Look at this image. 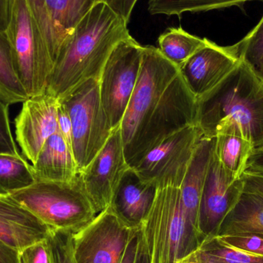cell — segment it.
Listing matches in <instances>:
<instances>
[{
    "label": "cell",
    "mask_w": 263,
    "mask_h": 263,
    "mask_svg": "<svg viewBox=\"0 0 263 263\" xmlns=\"http://www.w3.org/2000/svg\"><path fill=\"white\" fill-rule=\"evenodd\" d=\"M142 46L132 37L112 50L99 80L103 109L112 130L120 127L139 77Z\"/></svg>",
    "instance_id": "cell-9"
},
{
    "label": "cell",
    "mask_w": 263,
    "mask_h": 263,
    "mask_svg": "<svg viewBox=\"0 0 263 263\" xmlns=\"http://www.w3.org/2000/svg\"><path fill=\"white\" fill-rule=\"evenodd\" d=\"M120 127L112 132L100 153L80 172V182L97 214L110 205L128 168Z\"/></svg>",
    "instance_id": "cell-12"
},
{
    "label": "cell",
    "mask_w": 263,
    "mask_h": 263,
    "mask_svg": "<svg viewBox=\"0 0 263 263\" xmlns=\"http://www.w3.org/2000/svg\"><path fill=\"white\" fill-rule=\"evenodd\" d=\"M197 99L179 75L171 82L125 151L128 165L134 167L145 154L178 132L196 126Z\"/></svg>",
    "instance_id": "cell-6"
},
{
    "label": "cell",
    "mask_w": 263,
    "mask_h": 263,
    "mask_svg": "<svg viewBox=\"0 0 263 263\" xmlns=\"http://www.w3.org/2000/svg\"><path fill=\"white\" fill-rule=\"evenodd\" d=\"M103 0H45L49 15L60 32L69 37L80 20Z\"/></svg>",
    "instance_id": "cell-27"
},
{
    "label": "cell",
    "mask_w": 263,
    "mask_h": 263,
    "mask_svg": "<svg viewBox=\"0 0 263 263\" xmlns=\"http://www.w3.org/2000/svg\"><path fill=\"white\" fill-rule=\"evenodd\" d=\"M202 137L197 126H188L150 150L133 168L157 188L179 189Z\"/></svg>",
    "instance_id": "cell-10"
},
{
    "label": "cell",
    "mask_w": 263,
    "mask_h": 263,
    "mask_svg": "<svg viewBox=\"0 0 263 263\" xmlns=\"http://www.w3.org/2000/svg\"><path fill=\"white\" fill-rule=\"evenodd\" d=\"M216 138L215 154L234 180L241 179L254 149L237 125L230 123Z\"/></svg>",
    "instance_id": "cell-20"
},
{
    "label": "cell",
    "mask_w": 263,
    "mask_h": 263,
    "mask_svg": "<svg viewBox=\"0 0 263 263\" xmlns=\"http://www.w3.org/2000/svg\"><path fill=\"white\" fill-rule=\"evenodd\" d=\"M127 26L107 3H97L66 40L49 77L46 93L60 100L83 82L100 80L112 50L131 36Z\"/></svg>",
    "instance_id": "cell-1"
},
{
    "label": "cell",
    "mask_w": 263,
    "mask_h": 263,
    "mask_svg": "<svg viewBox=\"0 0 263 263\" xmlns=\"http://www.w3.org/2000/svg\"><path fill=\"white\" fill-rule=\"evenodd\" d=\"M246 171L263 174V148L253 152L249 159Z\"/></svg>",
    "instance_id": "cell-39"
},
{
    "label": "cell",
    "mask_w": 263,
    "mask_h": 263,
    "mask_svg": "<svg viewBox=\"0 0 263 263\" xmlns=\"http://www.w3.org/2000/svg\"><path fill=\"white\" fill-rule=\"evenodd\" d=\"M237 125L254 152L263 148V82L240 60L214 89L197 99L196 125L203 137L215 138Z\"/></svg>",
    "instance_id": "cell-2"
},
{
    "label": "cell",
    "mask_w": 263,
    "mask_h": 263,
    "mask_svg": "<svg viewBox=\"0 0 263 263\" xmlns=\"http://www.w3.org/2000/svg\"><path fill=\"white\" fill-rule=\"evenodd\" d=\"M3 9L2 5L1 0H0V26H3Z\"/></svg>",
    "instance_id": "cell-40"
},
{
    "label": "cell",
    "mask_w": 263,
    "mask_h": 263,
    "mask_svg": "<svg viewBox=\"0 0 263 263\" xmlns=\"http://www.w3.org/2000/svg\"><path fill=\"white\" fill-rule=\"evenodd\" d=\"M20 253L23 263H52L46 239L29 246Z\"/></svg>",
    "instance_id": "cell-34"
},
{
    "label": "cell",
    "mask_w": 263,
    "mask_h": 263,
    "mask_svg": "<svg viewBox=\"0 0 263 263\" xmlns=\"http://www.w3.org/2000/svg\"><path fill=\"white\" fill-rule=\"evenodd\" d=\"M157 190V187L142 180L133 168H129L116 190L109 206L129 228H138L148 216Z\"/></svg>",
    "instance_id": "cell-17"
},
{
    "label": "cell",
    "mask_w": 263,
    "mask_h": 263,
    "mask_svg": "<svg viewBox=\"0 0 263 263\" xmlns=\"http://www.w3.org/2000/svg\"><path fill=\"white\" fill-rule=\"evenodd\" d=\"M57 120H58L59 133L62 135L63 139L72 148V122H71L70 117H69L67 109L60 100H59L58 109H57Z\"/></svg>",
    "instance_id": "cell-35"
},
{
    "label": "cell",
    "mask_w": 263,
    "mask_h": 263,
    "mask_svg": "<svg viewBox=\"0 0 263 263\" xmlns=\"http://www.w3.org/2000/svg\"><path fill=\"white\" fill-rule=\"evenodd\" d=\"M132 230L108 207L72 234L75 263H120Z\"/></svg>",
    "instance_id": "cell-11"
},
{
    "label": "cell",
    "mask_w": 263,
    "mask_h": 263,
    "mask_svg": "<svg viewBox=\"0 0 263 263\" xmlns=\"http://www.w3.org/2000/svg\"><path fill=\"white\" fill-rule=\"evenodd\" d=\"M14 0H1L3 9V24L6 22L8 9ZM29 12L35 34L43 46L48 49L54 65L68 37L59 30L52 21L46 8L45 0H27Z\"/></svg>",
    "instance_id": "cell-22"
},
{
    "label": "cell",
    "mask_w": 263,
    "mask_h": 263,
    "mask_svg": "<svg viewBox=\"0 0 263 263\" xmlns=\"http://www.w3.org/2000/svg\"><path fill=\"white\" fill-rule=\"evenodd\" d=\"M32 165L22 155L0 153V195H10L36 182Z\"/></svg>",
    "instance_id": "cell-26"
},
{
    "label": "cell",
    "mask_w": 263,
    "mask_h": 263,
    "mask_svg": "<svg viewBox=\"0 0 263 263\" xmlns=\"http://www.w3.org/2000/svg\"><path fill=\"white\" fill-rule=\"evenodd\" d=\"M50 230L10 195H0V240L21 252L46 239Z\"/></svg>",
    "instance_id": "cell-16"
},
{
    "label": "cell",
    "mask_w": 263,
    "mask_h": 263,
    "mask_svg": "<svg viewBox=\"0 0 263 263\" xmlns=\"http://www.w3.org/2000/svg\"><path fill=\"white\" fill-rule=\"evenodd\" d=\"M243 192L242 178L232 179L215 154L214 148L199 205V227L204 240L217 236L222 222Z\"/></svg>",
    "instance_id": "cell-13"
},
{
    "label": "cell",
    "mask_w": 263,
    "mask_h": 263,
    "mask_svg": "<svg viewBox=\"0 0 263 263\" xmlns=\"http://www.w3.org/2000/svg\"><path fill=\"white\" fill-rule=\"evenodd\" d=\"M32 166L37 180L71 182L80 174L72 148L59 131L46 140Z\"/></svg>",
    "instance_id": "cell-18"
},
{
    "label": "cell",
    "mask_w": 263,
    "mask_h": 263,
    "mask_svg": "<svg viewBox=\"0 0 263 263\" xmlns=\"http://www.w3.org/2000/svg\"><path fill=\"white\" fill-rule=\"evenodd\" d=\"M3 29L17 75L28 96L45 93L54 62L35 34L27 0H14L8 9Z\"/></svg>",
    "instance_id": "cell-5"
},
{
    "label": "cell",
    "mask_w": 263,
    "mask_h": 263,
    "mask_svg": "<svg viewBox=\"0 0 263 263\" xmlns=\"http://www.w3.org/2000/svg\"><path fill=\"white\" fill-rule=\"evenodd\" d=\"M10 196L50 230L74 234L97 216L79 176L73 181L66 182L37 180Z\"/></svg>",
    "instance_id": "cell-4"
},
{
    "label": "cell",
    "mask_w": 263,
    "mask_h": 263,
    "mask_svg": "<svg viewBox=\"0 0 263 263\" xmlns=\"http://www.w3.org/2000/svg\"><path fill=\"white\" fill-rule=\"evenodd\" d=\"M233 46L239 59L263 82V15L256 27Z\"/></svg>",
    "instance_id": "cell-29"
},
{
    "label": "cell",
    "mask_w": 263,
    "mask_h": 263,
    "mask_svg": "<svg viewBox=\"0 0 263 263\" xmlns=\"http://www.w3.org/2000/svg\"><path fill=\"white\" fill-rule=\"evenodd\" d=\"M46 239L52 263H75L72 253V233L51 230Z\"/></svg>",
    "instance_id": "cell-30"
},
{
    "label": "cell",
    "mask_w": 263,
    "mask_h": 263,
    "mask_svg": "<svg viewBox=\"0 0 263 263\" xmlns=\"http://www.w3.org/2000/svg\"><path fill=\"white\" fill-rule=\"evenodd\" d=\"M179 68L167 60L158 48L142 46L140 71L120 125L125 151L130 146Z\"/></svg>",
    "instance_id": "cell-8"
},
{
    "label": "cell",
    "mask_w": 263,
    "mask_h": 263,
    "mask_svg": "<svg viewBox=\"0 0 263 263\" xmlns=\"http://www.w3.org/2000/svg\"><path fill=\"white\" fill-rule=\"evenodd\" d=\"M59 100L70 117L72 153L80 172L100 153L114 132L100 100L99 80H86Z\"/></svg>",
    "instance_id": "cell-7"
},
{
    "label": "cell",
    "mask_w": 263,
    "mask_h": 263,
    "mask_svg": "<svg viewBox=\"0 0 263 263\" xmlns=\"http://www.w3.org/2000/svg\"><path fill=\"white\" fill-rule=\"evenodd\" d=\"M182 263H263V256L234 248L219 236L207 238Z\"/></svg>",
    "instance_id": "cell-23"
},
{
    "label": "cell",
    "mask_w": 263,
    "mask_h": 263,
    "mask_svg": "<svg viewBox=\"0 0 263 263\" xmlns=\"http://www.w3.org/2000/svg\"><path fill=\"white\" fill-rule=\"evenodd\" d=\"M120 263H152L142 227L132 230Z\"/></svg>",
    "instance_id": "cell-31"
},
{
    "label": "cell",
    "mask_w": 263,
    "mask_h": 263,
    "mask_svg": "<svg viewBox=\"0 0 263 263\" xmlns=\"http://www.w3.org/2000/svg\"><path fill=\"white\" fill-rule=\"evenodd\" d=\"M250 1L263 0H148L152 15H178L185 12H199L239 6Z\"/></svg>",
    "instance_id": "cell-28"
},
{
    "label": "cell",
    "mask_w": 263,
    "mask_h": 263,
    "mask_svg": "<svg viewBox=\"0 0 263 263\" xmlns=\"http://www.w3.org/2000/svg\"><path fill=\"white\" fill-rule=\"evenodd\" d=\"M142 229L152 263H177L204 241L187 218L180 190L173 187L158 188Z\"/></svg>",
    "instance_id": "cell-3"
},
{
    "label": "cell",
    "mask_w": 263,
    "mask_h": 263,
    "mask_svg": "<svg viewBox=\"0 0 263 263\" xmlns=\"http://www.w3.org/2000/svg\"><path fill=\"white\" fill-rule=\"evenodd\" d=\"M0 98L7 104L23 103L29 98L17 75L12 51L4 29L0 26Z\"/></svg>",
    "instance_id": "cell-25"
},
{
    "label": "cell",
    "mask_w": 263,
    "mask_h": 263,
    "mask_svg": "<svg viewBox=\"0 0 263 263\" xmlns=\"http://www.w3.org/2000/svg\"><path fill=\"white\" fill-rule=\"evenodd\" d=\"M59 100L45 93L30 97L15 120V137L23 156L35 162L48 139L58 132Z\"/></svg>",
    "instance_id": "cell-14"
},
{
    "label": "cell",
    "mask_w": 263,
    "mask_h": 263,
    "mask_svg": "<svg viewBox=\"0 0 263 263\" xmlns=\"http://www.w3.org/2000/svg\"><path fill=\"white\" fill-rule=\"evenodd\" d=\"M9 106L0 98V153L18 156L21 154L11 130Z\"/></svg>",
    "instance_id": "cell-32"
},
{
    "label": "cell",
    "mask_w": 263,
    "mask_h": 263,
    "mask_svg": "<svg viewBox=\"0 0 263 263\" xmlns=\"http://www.w3.org/2000/svg\"><path fill=\"white\" fill-rule=\"evenodd\" d=\"M219 237L226 243L234 248L263 256V237L261 236L254 235H230Z\"/></svg>",
    "instance_id": "cell-33"
},
{
    "label": "cell",
    "mask_w": 263,
    "mask_h": 263,
    "mask_svg": "<svg viewBox=\"0 0 263 263\" xmlns=\"http://www.w3.org/2000/svg\"><path fill=\"white\" fill-rule=\"evenodd\" d=\"M107 3L126 23L130 20L132 12L138 0H103Z\"/></svg>",
    "instance_id": "cell-37"
},
{
    "label": "cell",
    "mask_w": 263,
    "mask_h": 263,
    "mask_svg": "<svg viewBox=\"0 0 263 263\" xmlns=\"http://www.w3.org/2000/svg\"><path fill=\"white\" fill-rule=\"evenodd\" d=\"M244 192L254 193L263 197V174L246 171L242 176Z\"/></svg>",
    "instance_id": "cell-36"
},
{
    "label": "cell",
    "mask_w": 263,
    "mask_h": 263,
    "mask_svg": "<svg viewBox=\"0 0 263 263\" xmlns=\"http://www.w3.org/2000/svg\"><path fill=\"white\" fill-rule=\"evenodd\" d=\"M177 263H182V262H178Z\"/></svg>",
    "instance_id": "cell-41"
},
{
    "label": "cell",
    "mask_w": 263,
    "mask_h": 263,
    "mask_svg": "<svg viewBox=\"0 0 263 263\" xmlns=\"http://www.w3.org/2000/svg\"><path fill=\"white\" fill-rule=\"evenodd\" d=\"M0 263H23L21 253L0 240Z\"/></svg>",
    "instance_id": "cell-38"
},
{
    "label": "cell",
    "mask_w": 263,
    "mask_h": 263,
    "mask_svg": "<svg viewBox=\"0 0 263 263\" xmlns=\"http://www.w3.org/2000/svg\"><path fill=\"white\" fill-rule=\"evenodd\" d=\"M205 43L206 38L192 35L182 27H172L159 35L158 49L167 60L180 69Z\"/></svg>",
    "instance_id": "cell-24"
},
{
    "label": "cell",
    "mask_w": 263,
    "mask_h": 263,
    "mask_svg": "<svg viewBox=\"0 0 263 263\" xmlns=\"http://www.w3.org/2000/svg\"><path fill=\"white\" fill-rule=\"evenodd\" d=\"M215 142L216 138L202 137L201 139L182 185L179 187L182 205L187 218L199 230L201 196L210 161L214 152Z\"/></svg>",
    "instance_id": "cell-19"
},
{
    "label": "cell",
    "mask_w": 263,
    "mask_h": 263,
    "mask_svg": "<svg viewBox=\"0 0 263 263\" xmlns=\"http://www.w3.org/2000/svg\"><path fill=\"white\" fill-rule=\"evenodd\" d=\"M240 61L234 46H220L206 39L205 46L179 69L185 84L196 99L219 84Z\"/></svg>",
    "instance_id": "cell-15"
},
{
    "label": "cell",
    "mask_w": 263,
    "mask_h": 263,
    "mask_svg": "<svg viewBox=\"0 0 263 263\" xmlns=\"http://www.w3.org/2000/svg\"><path fill=\"white\" fill-rule=\"evenodd\" d=\"M254 235L263 237V197L243 192L222 222L217 236Z\"/></svg>",
    "instance_id": "cell-21"
}]
</instances>
